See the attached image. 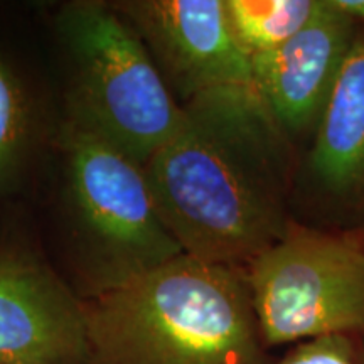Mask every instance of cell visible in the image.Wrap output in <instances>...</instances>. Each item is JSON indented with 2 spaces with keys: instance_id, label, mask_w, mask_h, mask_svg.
Masks as SVG:
<instances>
[{
  "instance_id": "1",
  "label": "cell",
  "mask_w": 364,
  "mask_h": 364,
  "mask_svg": "<svg viewBox=\"0 0 364 364\" xmlns=\"http://www.w3.org/2000/svg\"><path fill=\"white\" fill-rule=\"evenodd\" d=\"M290 136L257 88L223 86L182 103L145 164L161 218L196 260L241 267L284 238L294 176Z\"/></svg>"
},
{
  "instance_id": "2",
  "label": "cell",
  "mask_w": 364,
  "mask_h": 364,
  "mask_svg": "<svg viewBox=\"0 0 364 364\" xmlns=\"http://www.w3.org/2000/svg\"><path fill=\"white\" fill-rule=\"evenodd\" d=\"M88 364H265L247 270L181 255L85 304Z\"/></svg>"
},
{
  "instance_id": "3",
  "label": "cell",
  "mask_w": 364,
  "mask_h": 364,
  "mask_svg": "<svg viewBox=\"0 0 364 364\" xmlns=\"http://www.w3.org/2000/svg\"><path fill=\"white\" fill-rule=\"evenodd\" d=\"M71 65L66 122L145 167L179 125L182 105L134 27L103 2H71L58 16Z\"/></svg>"
},
{
  "instance_id": "4",
  "label": "cell",
  "mask_w": 364,
  "mask_h": 364,
  "mask_svg": "<svg viewBox=\"0 0 364 364\" xmlns=\"http://www.w3.org/2000/svg\"><path fill=\"white\" fill-rule=\"evenodd\" d=\"M59 145L76 260L91 295L184 255L164 225L142 164L70 122Z\"/></svg>"
},
{
  "instance_id": "5",
  "label": "cell",
  "mask_w": 364,
  "mask_h": 364,
  "mask_svg": "<svg viewBox=\"0 0 364 364\" xmlns=\"http://www.w3.org/2000/svg\"><path fill=\"white\" fill-rule=\"evenodd\" d=\"M265 348L364 336V245L290 225L247 267Z\"/></svg>"
},
{
  "instance_id": "6",
  "label": "cell",
  "mask_w": 364,
  "mask_h": 364,
  "mask_svg": "<svg viewBox=\"0 0 364 364\" xmlns=\"http://www.w3.org/2000/svg\"><path fill=\"white\" fill-rule=\"evenodd\" d=\"M112 7L184 103L208 90L253 85L252 56L236 39L226 0H124Z\"/></svg>"
},
{
  "instance_id": "7",
  "label": "cell",
  "mask_w": 364,
  "mask_h": 364,
  "mask_svg": "<svg viewBox=\"0 0 364 364\" xmlns=\"http://www.w3.org/2000/svg\"><path fill=\"white\" fill-rule=\"evenodd\" d=\"M0 364H88L85 304L21 250L0 252Z\"/></svg>"
},
{
  "instance_id": "8",
  "label": "cell",
  "mask_w": 364,
  "mask_h": 364,
  "mask_svg": "<svg viewBox=\"0 0 364 364\" xmlns=\"http://www.w3.org/2000/svg\"><path fill=\"white\" fill-rule=\"evenodd\" d=\"M356 38V21L318 0L294 38L253 54V86L290 136L316 130Z\"/></svg>"
},
{
  "instance_id": "9",
  "label": "cell",
  "mask_w": 364,
  "mask_h": 364,
  "mask_svg": "<svg viewBox=\"0 0 364 364\" xmlns=\"http://www.w3.org/2000/svg\"><path fill=\"white\" fill-rule=\"evenodd\" d=\"M309 174L322 194L364 203V36L358 34L316 127Z\"/></svg>"
},
{
  "instance_id": "10",
  "label": "cell",
  "mask_w": 364,
  "mask_h": 364,
  "mask_svg": "<svg viewBox=\"0 0 364 364\" xmlns=\"http://www.w3.org/2000/svg\"><path fill=\"white\" fill-rule=\"evenodd\" d=\"M318 0H226L236 39L250 56L287 43L311 21Z\"/></svg>"
},
{
  "instance_id": "11",
  "label": "cell",
  "mask_w": 364,
  "mask_h": 364,
  "mask_svg": "<svg viewBox=\"0 0 364 364\" xmlns=\"http://www.w3.org/2000/svg\"><path fill=\"white\" fill-rule=\"evenodd\" d=\"M29 140V105L19 78L0 56V191L19 174Z\"/></svg>"
},
{
  "instance_id": "12",
  "label": "cell",
  "mask_w": 364,
  "mask_h": 364,
  "mask_svg": "<svg viewBox=\"0 0 364 364\" xmlns=\"http://www.w3.org/2000/svg\"><path fill=\"white\" fill-rule=\"evenodd\" d=\"M275 364H364V336H326L304 341Z\"/></svg>"
},
{
  "instance_id": "13",
  "label": "cell",
  "mask_w": 364,
  "mask_h": 364,
  "mask_svg": "<svg viewBox=\"0 0 364 364\" xmlns=\"http://www.w3.org/2000/svg\"><path fill=\"white\" fill-rule=\"evenodd\" d=\"M334 6L356 22H364V0H332Z\"/></svg>"
}]
</instances>
